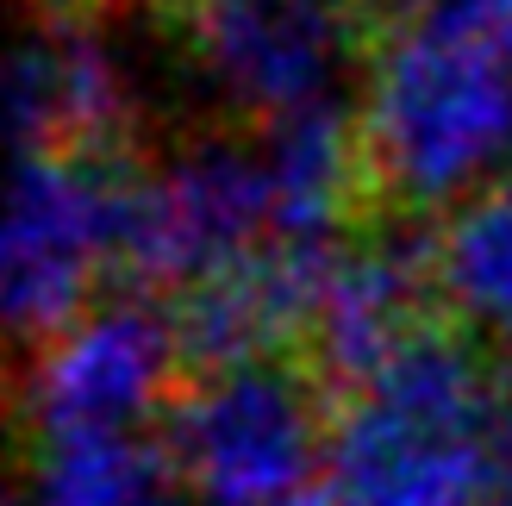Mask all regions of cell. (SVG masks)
Here are the masks:
<instances>
[{"label":"cell","instance_id":"obj_1","mask_svg":"<svg viewBox=\"0 0 512 506\" xmlns=\"http://www.w3.org/2000/svg\"><path fill=\"white\" fill-rule=\"evenodd\" d=\"M369 219H425L506 163L512 69L481 38L394 32L375 50L363 113Z\"/></svg>","mask_w":512,"mask_h":506},{"label":"cell","instance_id":"obj_2","mask_svg":"<svg viewBox=\"0 0 512 506\" xmlns=\"http://www.w3.org/2000/svg\"><path fill=\"white\" fill-rule=\"evenodd\" d=\"M331 400L300 357L182 382L163 407L175 475L207 506H288L313 488L331 444Z\"/></svg>","mask_w":512,"mask_h":506},{"label":"cell","instance_id":"obj_3","mask_svg":"<svg viewBox=\"0 0 512 506\" xmlns=\"http://www.w3.org/2000/svg\"><path fill=\"white\" fill-rule=\"evenodd\" d=\"M275 238V188L263 150L244 144H194L150 182V207L119 282L132 294H182L207 275L238 269Z\"/></svg>","mask_w":512,"mask_h":506},{"label":"cell","instance_id":"obj_4","mask_svg":"<svg viewBox=\"0 0 512 506\" xmlns=\"http://www.w3.org/2000/svg\"><path fill=\"white\" fill-rule=\"evenodd\" d=\"M182 25L194 63L256 125L325 107L344 50L369 38L363 0H194Z\"/></svg>","mask_w":512,"mask_h":506},{"label":"cell","instance_id":"obj_5","mask_svg":"<svg viewBox=\"0 0 512 506\" xmlns=\"http://www.w3.org/2000/svg\"><path fill=\"white\" fill-rule=\"evenodd\" d=\"M32 419L38 438H82V432H138L182 388L169 307L150 294L107 300L38 344L32 357Z\"/></svg>","mask_w":512,"mask_h":506},{"label":"cell","instance_id":"obj_6","mask_svg":"<svg viewBox=\"0 0 512 506\" xmlns=\"http://www.w3.org/2000/svg\"><path fill=\"white\" fill-rule=\"evenodd\" d=\"M431 319H450L438 275V232H375L363 244H344L319 294L300 363L325 388L331 413H344L394 363V350L413 332H425Z\"/></svg>","mask_w":512,"mask_h":506},{"label":"cell","instance_id":"obj_7","mask_svg":"<svg viewBox=\"0 0 512 506\" xmlns=\"http://www.w3.org/2000/svg\"><path fill=\"white\" fill-rule=\"evenodd\" d=\"M0 119L19 157H107L125 150V88L82 19H50L0 69Z\"/></svg>","mask_w":512,"mask_h":506},{"label":"cell","instance_id":"obj_8","mask_svg":"<svg viewBox=\"0 0 512 506\" xmlns=\"http://www.w3.org/2000/svg\"><path fill=\"white\" fill-rule=\"evenodd\" d=\"M325 475L344 506H488L481 438L413 432L369 400H350L331 419Z\"/></svg>","mask_w":512,"mask_h":506},{"label":"cell","instance_id":"obj_9","mask_svg":"<svg viewBox=\"0 0 512 506\" xmlns=\"http://www.w3.org/2000/svg\"><path fill=\"white\" fill-rule=\"evenodd\" d=\"M263 163H269V188H275V238L344 244L350 225H375L369 219L363 125L338 100L269 125Z\"/></svg>","mask_w":512,"mask_h":506},{"label":"cell","instance_id":"obj_10","mask_svg":"<svg viewBox=\"0 0 512 506\" xmlns=\"http://www.w3.org/2000/svg\"><path fill=\"white\" fill-rule=\"evenodd\" d=\"M175 457L163 438L138 432H82L44 438L38 488L44 506H163L175 500Z\"/></svg>","mask_w":512,"mask_h":506},{"label":"cell","instance_id":"obj_11","mask_svg":"<svg viewBox=\"0 0 512 506\" xmlns=\"http://www.w3.org/2000/svg\"><path fill=\"white\" fill-rule=\"evenodd\" d=\"M438 275L463 325L512 338V175L469 194L438 225Z\"/></svg>","mask_w":512,"mask_h":506},{"label":"cell","instance_id":"obj_12","mask_svg":"<svg viewBox=\"0 0 512 506\" xmlns=\"http://www.w3.org/2000/svg\"><path fill=\"white\" fill-rule=\"evenodd\" d=\"M481 482H488V506H512V357L494 363V394L481 419Z\"/></svg>","mask_w":512,"mask_h":506},{"label":"cell","instance_id":"obj_13","mask_svg":"<svg viewBox=\"0 0 512 506\" xmlns=\"http://www.w3.org/2000/svg\"><path fill=\"white\" fill-rule=\"evenodd\" d=\"M494 57L512 69V0L500 7V19H494Z\"/></svg>","mask_w":512,"mask_h":506},{"label":"cell","instance_id":"obj_14","mask_svg":"<svg viewBox=\"0 0 512 506\" xmlns=\"http://www.w3.org/2000/svg\"><path fill=\"white\" fill-rule=\"evenodd\" d=\"M288 506H344V494H338V488L325 482V488H306V494H294Z\"/></svg>","mask_w":512,"mask_h":506},{"label":"cell","instance_id":"obj_15","mask_svg":"<svg viewBox=\"0 0 512 506\" xmlns=\"http://www.w3.org/2000/svg\"><path fill=\"white\" fill-rule=\"evenodd\" d=\"M0 288H7V238H0Z\"/></svg>","mask_w":512,"mask_h":506},{"label":"cell","instance_id":"obj_16","mask_svg":"<svg viewBox=\"0 0 512 506\" xmlns=\"http://www.w3.org/2000/svg\"><path fill=\"white\" fill-rule=\"evenodd\" d=\"M500 175H512V144H506V163H500Z\"/></svg>","mask_w":512,"mask_h":506},{"label":"cell","instance_id":"obj_17","mask_svg":"<svg viewBox=\"0 0 512 506\" xmlns=\"http://www.w3.org/2000/svg\"><path fill=\"white\" fill-rule=\"evenodd\" d=\"M0 506H13V500H0Z\"/></svg>","mask_w":512,"mask_h":506}]
</instances>
